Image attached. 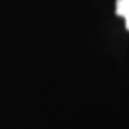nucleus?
Returning <instances> with one entry per match:
<instances>
[{
  "mask_svg": "<svg viewBox=\"0 0 129 129\" xmlns=\"http://www.w3.org/2000/svg\"><path fill=\"white\" fill-rule=\"evenodd\" d=\"M116 14L124 18L125 27L129 31V0L116 1Z\"/></svg>",
  "mask_w": 129,
  "mask_h": 129,
  "instance_id": "obj_1",
  "label": "nucleus"
}]
</instances>
